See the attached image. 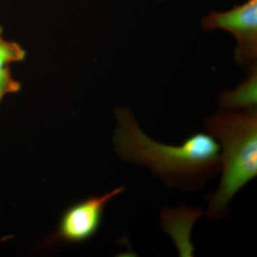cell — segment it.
<instances>
[{
  "instance_id": "obj_4",
  "label": "cell",
  "mask_w": 257,
  "mask_h": 257,
  "mask_svg": "<svg viewBox=\"0 0 257 257\" xmlns=\"http://www.w3.org/2000/svg\"><path fill=\"white\" fill-rule=\"evenodd\" d=\"M208 31L226 30L236 39L234 60L242 67L254 66L257 57V0H247L226 12H212L202 20Z\"/></svg>"
},
{
  "instance_id": "obj_3",
  "label": "cell",
  "mask_w": 257,
  "mask_h": 257,
  "mask_svg": "<svg viewBox=\"0 0 257 257\" xmlns=\"http://www.w3.org/2000/svg\"><path fill=\"white\" fill-rule=\"evenodd\" d=\"M120 187L100 196H92L72 204L64 211L57 229L41 244L42 249H53L64 243H82L97 232L108 203L124 192Z\"/></svg>"
},
{
  "instance_id": "obj_1",
  "label": "cell",
  "mask_w": 257,
  "mask_h": 257,
  "mask_svg": "<svg viewBox=\"0 0 257 257\" xmlns=\"http://www.w3.org/2000/svg\"><path fill=\"white\" fill-rule=\"evenodd\" d=\"M116 116V153L126 162L147 166L169 187L196 190L220 172V146L209 134H194L179 146L166 145L145 135L128 109H118Z\"/></svg>"
},
{
  "instance_id": "obj_5",
  "label": "cell",
  "mask_w": 257,
  "mask_h": 257,
  "mask_svg": "<svg viewBox=\"0 0 257 257\" xmlns=\"http://www.w3.org/2000/svg\"><path fill=\"white\" fill-rule=\"evenodd\" d=\"M257 103V70L253 66L249 77L234 89L221 94L219 104L227 109H249Z\"/></svg>"
},
{
  "instance_id": "obj_6",
  "label": "cell",
  "mask_w": 257,
  "mask_h": 257,
  "mask_svg": "<svg viewBox=\"0 0 257 257\" xmlns=\"http://www.w3.org/2000/svg\"><path fill=\"white\" fill-rule=\"evenodd\" d=\"M25 56L26 52L18 43L3 38V29L0 27V71L13 62L25 60Z\"/></svg>"
},
{
  "instance_id": "obj_7",
  "label": "cell",
  "mask_w": 257,
  "mask_h": 257,
  "mask_svg": "<svg viewBox=\"0 0 257 257\" xmlns=\"http://www.w3.org/2000/svg\"><path fill=\"white\" fill-rule=\"evenodd\" d=\"M20 89L21 85L13 78L9 67L0 71V101L7 94L18 92Z\"/></svg>"
},
{
  "instance_id": "obj_2",
  "label": "cell",
  "mask_w": 257,
  "mask_h": 257,
  "mask_svg": "<svg viewBox=\"0 0 257 257\" xmlns=\"http://www.w3.org/2000/svg\"><path fill=\"white\" fill-rule=\"evenodd\" d=\"M206 128L221 149L219 188L208 199L207 218L226 216L235 194L257 175V111L227 109L209 116Z\"/></svg>"
}]
</instances>
